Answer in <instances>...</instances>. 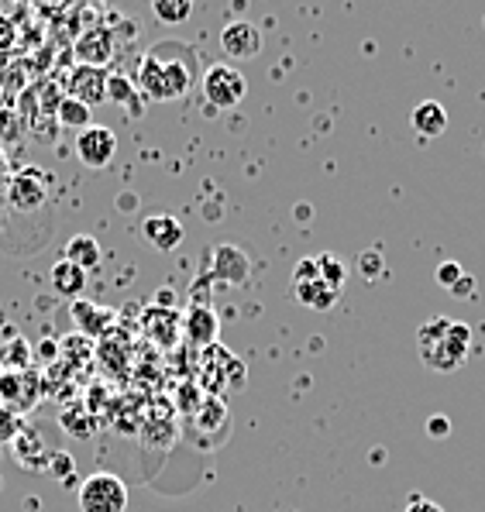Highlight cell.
<instances>
[{
  "instance_id": "obj_1",
  "label": "cell",
  "mask_w": 485,
  "mask_h": 512,
  "mask_svg": "<svg viewBox=\"0 0 485 512\" xmlns=\"http://www.w3.org/2000/svg\"><path fill=\"white\" fill-rule=\"evenodd\" d=\"M197 66V49H190L186 42H159L142 55L135 86L155 104H169V100H179L193 90Z\"/></svg>"
},
{
  "instance_id": "obj_2",
  "label": "cell",
  "mask_w": 485,
  "mask_h": 512,
  "mask_svg": "<svg viewBox=\"0 0 485 512\" xmlns=\"http://www.w3.org/2000/svg\"><path fill=\"white\" fill-rule=\"evenodd\" d=\"M417 351L430 372H458L472 351V327L451 317H430L417 327Z\"/></svg>"
},
{
  "instance_id": "obj_3",
  "label": "cell",
  "mask_w": 485,
  "mask_h": 512,
  "mask_svg": "<svg viewBox=\"0 0 485 512\" xmlns=\"http://www.w3.org/2000/svg\"><path fill=\"white\" fill-rule=\"evenodd\" d=\"M128 499V485L117 475H111V471H97V475L83 478L80 492H76L80 512H124Z\"/></svg>"
},
{
  "instance_id": "obj_4",
  "label": "cell",
  "mask_w": 485,
  "mask_h": 512,
  "mask_svg": "<svg viewBox=\"0 0 485 512\" xmlns=\"http://www.w3.org/2000/svg\"><path fill=\"white\" fill-rule=\"evenodd\" d=\"M200 90H203V100H207L214 110H231L245 100L248 80L234 66H228V62H217V66L207 69Z\"/></svg>"
},
{
  "instance_id": "obj_5",
  "label": "cell",
  "mask_w": 485,
  "mask_h": 512,
  "mask_svg": "<svg viewBox=\"0 0 485 512\" xmlns=\"http://www.w3.org/2000/svg\"><path fill=\"white\" fill-rule=\"evenodd\" d=\"M45 385L31 368H0V406H7L11 413H28L38 406Z\"/></svg>"
},
{
  "instance_id": "obj_6",
  "label": "cell",
  "mask_w": 485,
  "mask_h": 512,
  "mask_svg": "<svg viewBox=\"0 0 485 512\" xmlns=\"http://www.w3.org/2000/svg\"><path fill=\"white\" fill-rule=\"evenodd\" d=\"M293 293L303 306H310V310H331V306L341 299V289H334L327 279H320L317 258H307V262L296 265Z\"/></svg>"
},
{
  "instance_id": "obj_7",
  "label": "cell",
  "mask_w": 485,
  "mask_h": 512,
  "mask_svg": "<svg viewBox=\"0 0 485 512\" xmlns=\"http://www.w3.org/2000/svg\"><path fill=\"white\" fill-rule=\"evenodd\" d=\"M49 193H52V176L42 169H31V165L25 172H14L11 183H7V200L18 210H38L49 200Z\"/></svg>"
},
{
  "instance_id": "obj_8",
  "label": "cell",
  "mask_w": 485,
  "mask_h": 512,
  "mask_svg": "<svg viewBox=\"0 0 485 512\" xmlns=\"http://www.w3.org/2000/svg\"><path fill=\"white\" fill-rule=\"evenodd\" d=\"M76 155L90 169H104L117 155V135L111 128H104V124H90V128L76 135Z\"/></svg>"
},
{
  "instance_id": "obj_9",
  "label": "cell",
  "mask_w": 485,
  "mask_h": 512,
  "mask_svg": "<svg viewBox=\"0 0 485 512\" xmlns=\"http://www.w3.org/2000/svg\"><path fill=\"white\" fill-rule=\"evenodd\" d=\"M221 52L228 55L231 62L258 59V52H262V28L252 25V21H231V25L221 31Z\"/></svg>"
},
{
  "instance_id": "obj_10",
  "label": "cell",
  "mask_w": 485,
  "mask_h": 512,
  "mask_svg": "<svg viewBox=\"0 0 485 512\" xmlns=\"http://www.w3.org/2000/svg\"><path fill=\"white\" fill-rule=\"evenodd\" d=\"M107 83H111V76H107V69H93V66H76L73 73H69L66 80V97L80 100L86 107H97L107 100Z\"/></svg>"
},
{
  "instance_id": "obj_11",
  "label": "cell",
  "mask_w": 485,
  "mask_h": 512,
  "mask_svg": "<svg viewBox=\"0 0 485 512\" xmlns=\"http://www.w3.org/2000/svg\"><path fill=\"white\" fill-rule=\"evenodd\" d=\"M145 334L155 348L172 351L179 344V337H183V313L169 310V306H152L145 313Z\"/></svg>"
},
{
  "instance_id": "obj_12",
  "label": "cell",
  "mask_w": 485,
  "mask_h": 512,
  "mask_svg": "<svg viewBox=\"0 0 485 512\" xmlns=\"http://www.w3.org/2000/svg\"><path fill=\"white\" fill-rule=\"evenodd\" d=\"M76 59H80V66L107 69V62L114 59V31L104 25L83 31L80 42H76Z\"/></svg>"
},
{
  "instance_id": "obj_13",
  "label": "cell",
  "mask_w": 485,
  "mask_h": 512,
  "mask_svg": "<svg viewBox=\"0 0 485 512\" xmlns=\"http://www.w3.org/2000/svg\"><path fill=\"white\" fill-rule=\"evenodd\" d=\"M142 234H145V241L152 244V248H159V251H172V248H179L186 238V231H183V224H179L172 214H155V217H148L145 224H142Z\"/></svg>"
},
{
  "instance_id": "obj_14",
  "label": "cell",
  "mask_w": 485,
  "mask_h": 512,
  "mask_svg": "<svg viewBox=\"0 0 485 512\" xmlns=\"http://www.w3.org/2000/svg\"><path fill=\"white\" fill-rule=\"evenodd\" d=\"M183 334L186 341L193 344V348H207V344H214L217 337V313L210 310V306H193L190 313L183 317Z\"/></svg>"
},
{
  "instance_id": "obj_15",
  "label": "cell",
  "mask_w": 485,
  "mask_h": 512,
  "mask_svg": "<svg viewBox=\"0 0 485 512\" xmlns=\"http://www.w3.org/2000/svg\"><path fill=\"white\" fill-rule=\"evenodd\" d=\"M410 124H413V131H417L420 138L430 141V138H437V135H444V131H448V110L437 104V100H424V104L413 107Z\"/></svg>"
},
{
  "instance_id": "obj_16",
  "label": "cell",
  "mask_w": 485,
  "mask_h": 512,
  "mask_svg": "<svg viewBox=\"0 0 485 512\" xmlns=\"http://www.w3.org/2000/svg\"><path fill=\"white\" fill-rule=\"evenodd\" d=\"M49 282H52V289L62 296V299H83V289H86V272L83 269H76L73 262H56L52 265V272H49Z\"/></svg>"
},
{
  "instance_id": "obj_17",
  "label": "cell",
  "mask_w": 485,
  "mask_h": 512,
  "mask_svg": "<svg viewBox=\"0 0 485 512\" xmlns=\"http://www.w3.org/2000/svg\"><path fill=\"white\" fill-rule=\"evenodd\" d=\"M62 258L90 275L100 262H104V248H100V241L90 238V234H76V238L66 244V255H62Z\"/></svg>"
},
{
  "instance_id": "obj_18",
  "label": "cell",
  "mask_w": 485,
  "mask_h": 512,
  "mask_svg": "<svg viewBox=\"0 0 485 512\" xmlns=\"http://www.w3.org/2000/svg\"><path fill=\"white\" fill-rule=\"evenodd\" d=\"M73 320L86 330V334H100V330L111 324V310H104V306H97V303H86V299H76Z\"/></svg>"
},
{
  "instance_id": "obj_19",
  "label": "cell",
  "mask_w": 485,
  "mask_h": 512,
  "mask_svg": "<svg viewBox=\"0 0 485 512\" xmlns=\"http://www.w3.org/2000/svg\"><path fill=\"white\" fill-rule=\"evenodd\" d=\"M56 117H59L62 128H73L76 135H80V131L90 128L93 110L86 107V104H80V100H73V97H62V100H59V107H56Z\"/></svg>"
},
{
  "instance_id": "obj_20",
  "label": "cell",
  "mask_w": 485,
  "mask_h": 512,
  "mask_svg": "<svg viewBox=\"0 0 485 512\" xmlns=\"http://www.w3.org/2000/svg\"><path fill=\"white\" fill-rule=\"evenodd\" d=\"M152 11H155V18L166 21V25H183L193 14V4L190 0H155Z\"/></svg>"
},
{
  "instance_id": "obj_21",
  "label": "cell",
  "mask_w": 485,
  "mask_h": 512,
  "mask_svg": "<svg viewBox=\"0 0 485 512\" xmlns=\"http://www.w3.org/2000/svg\"><path fill=\"white\" fill-rule=\"evenodd\" d=\"M217 262H228V269L217 272V275L228 272V282H245V279H248V258L241 255L238 248H231V244H224V248H217Z\"/></svg>"
},
{
  "instance_id": "obj_22",
  "label": "cell",
  "mask_w": 485,
  "mask_h": 512,
  "mask_svg": "<svg viewBox=\"0 0 485 512\" xmlns=\"http://www.w3.org/2000/svg\"><path fill=\"white\" fill-rule=\"evenodd\" d=\"M317 269H320V279H327L334 289H341V286H344V265L338 262V258L320 255V258H317Z\"/></svg>"
},
{
  "instance_id": "obj_23",
  "label": "cell",
  "mask_w": 485,
  "mask_h": 512,
  "mask_svg": "<svg viewBox=\"0 0 485 512\" xmlns=\"http://www.w3.org/2000/svg\"><path fill=\"white\" fill-rule=\"evenodd\" d=\"M21 433V416L11 413L7 406H0V444H11Z\"/></svg>"
},
{
  "instance_id": "obj_24",
  "label": "cell",
  "mask_w": 485,
  "mask_h": 512,
  "mask_svg": "<svg viewBox=\"0 0 485 512\" xmlns=\"http://www.w3.org/2000/svg\"><path fill=\"white\" fill-rule=\"evenodd\" d=\"M138 86L128 83L124 76H111V83H107V97L111 100H131V93H135Z\"/></svg>"
},
{
  "instance_id": "obj_25",
  "label": "cell",
  "mask_w": 485,
  "mask_h": 512,
  "mask_svg": "<svg viewBox=\"0 0 485 512\" xmlns=\"http://www.w3.org/2000/svg\"><path fill=\"white\" fill-rule=\"evenodd\" d=\"M461 275H465V272H461L458 262H444L441 269H437V282H441L444 289H455V282L461 279Z\"/></svg>"
},
{
  "instance_id": "obj_26",
  "label": "cell",
  "mask_w": 485,
  "mask_h": 512,
  "mask_svg": "<svg viewBox=\"0 0 485 512\" xmlns=\"http://www.w3.org/2000/svg\"><path fill=\"white\" fill-rule=\"evenodd\" d=\"M403 512H444L437 502H430L427 495H420V492H413L410 495V502H406V509Z\"/></svg>"
},
{
  "instance_id": "obj_27",
  "label": "cell",
  "mask_w": 485,
  "mask_h": 512,
  "mask_svg": "<svg viewBox=\"0 0 485 512\" xmlns=\"http://www.w3.org/2000/svg\"><path fill=\"white\" fill-rule=\"evenodd\" d=\"M14 42H18V31H14L11 21H7L4 14H0V52H11Z\"/></svg>"
},
{
  "instance_id": "obj_28",
  "label": "cell",
  "mask_w": 485,
  "mask_h": 512,
  "mask_svg": "<svg viewBox=\"0 0 485 512\" xmlns=\"http://www.w3.org/2000/svg\"><path fill=\"white\" fill-rule=\"evenodd\" d=\"M427 430H430V437H437V440H441V437H444V433H451V423H448V420H444V416H430Z\"/></svg>"
},
{
  "instance_id": "obj_29",
  "label": "cell",
  "mask_w": 485,
  "mask_h": 512,
  "mask_svg": "<svg viewBox=\"0 0 485 512\" xmlns=\"http://www.w3.org/2000/svg\"><path fill=\"white\" fill-rule=\"evenodd\" d=\"M455 296H472L475 293V282H472V275H461V279L455 282V289H451Z\"/></svg>"
},
{
  "instance_id": "obj_30",
  "label": "cell",
  "mask_w": 485,
  "mask_h": 512,
  "mask_svg": "<svg viewBox=\"0 0 485 512\" xmlns=\"http://www.w3.org/2000/svg\"><path fill=\"white\" fill-rule=\"evenodd\" d=\"M7 183H11V165H7V155L0 148V193H7Z\"/></svg>"
}]
</instances>
